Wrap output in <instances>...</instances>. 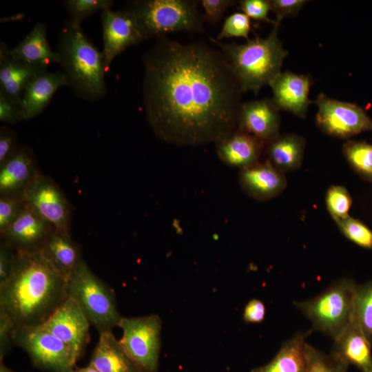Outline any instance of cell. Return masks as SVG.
Listing matches in <instances>:
<instances>
[{
  "instance_id": "obj_15",
  "label": "cell",
  "mask_w": 372,
  "mask_h": 372,
  "mask_svg": "<svg viewBox=\"0 0 372 372\" xmlns=\"http://www.w3.org/2000/svg\"><path fill=\"white\" fill-rule=\"evenodd\" d=\"M311 85L309 75L281 72L269 85L273 92L271 100L279 111H287L304 118L309 105L313 102L309 99Z\"/></svg>"
},
{
  "instance_id": "obj_25",
  "label": "cell",
  "mask_w": 372,
  "mask_h": 372,
  "mask_svg": "<svg viewBox=\"0 0 372 372\" xmlns=\"http://www.w3.org/2000/svg\"><path fill=\"white\" fill-rule=\"evenodd\" d=\"M90 364L99 372H143L125 353L112 331L100 333Z\"/></svg>"
},
{
  "instance_id": "obj_44",
  "label": "cell",
  "mask_w": 372,
  "mask_h": 372,
  "mask_svg": "<svg viewBox=\"0 0 372 372\" xmlns=\"http://www.w3.org/2000/svg\"><path fill=\"white\" fill-rule=\"evenodd\" d=\"M73 372H99V371L94 366L90 364L88 366L85 367L74 369Z\"/></svg>"
},
{
  "instance_id": "obj_12",
  "label": "cell",
  "mask_w": 372,
  "mask_h": 372,
  "mask_svg": "<svg viewBox=\"0 0 372 372\" xmlns=\"http://www.w3.org/2000/svg\"><path fill=\"white\" fill-rule=\"evenodd\" d=\"M103 54L106 70L114 59L128 47L145 40L134 14L127 9L107 8L101 14Z\"/></svg>"
},
{
  "instance_id": "obj_21",
  "label": "cell",
  "mask_w": 372,
  "mask_h": 372,
  "mask_svg": "<svg viewBox=\"0 0 372 372\" xmlns=\"http://www.w3.org/2000/svg\"><path fill=\"white\" fill-rule=\"evenodd\" d=\"M46 32V25L37 22L16 47L9 50V55L12 59L44 70L52 63H61L59 52L53 51L49 45Z\"/></svg>"
},
{
  "instance_id": "obj_37",
  "label": "cell",
  "mask_w": 372,
  "mask_h": 372,
  "mask_svg": "<svg viewBox=\"0 0 372 372\" xmlns=\"http://www.w3.org/2000/svg\"><path fill=\"white\" fill-rule=\"evenodd\" d=\"M307 0H270L271 11L276 15V25L279 26L285 17L296 16Z\"/></svg>"
},
{
  "instance_id": "obj_43",
  "label": "cell",
  "mask_w": 372,
  "mask_h": 372,
  "mask_svg": "<svg viewBox=\"0 0 372 372\" xmlns=\"http://www.w3.org/2000/svg\"><path fill=\"white\" fill-rule=\"evenodd\" d=\"M265 316L264 303L258 299H252L245 305L242 318L245 322L258 323L264 320Z\"/></svg>"
},
{
  "instance_id": "obj_13",
  "label": "cell",
  "mask_w": 372,
  "mask_h": 372,
  "mask_svg": "<svg viewBox=\"0 0 372 372\" xmlns=\"http://www.w3.org/2000/svg\"><path fill=\"white\" fill-rule=\"evenodd\" d=\"M90 324L77 302L68 297L40 326L65 342L79 359L89 340Z\"/></svg>"
},
{
  "instance_id": "obj_42",
  "label": "cell",
  "mask_w": 372,
  "mask_h": 372,
  "mask_svg": "<svg viewBox=\"0 0 372 372\" xmlns=\"http://www.w3.org/2000/svg\"><path fill=\"white\" fill-rule=\"evenodd\" d=\"M14 251L1 240L0 245V287L8 280L13 265Z\"/></svg>"
},
{
  "instance_id": "obj_38",
  "label": "cell",
  "mask_w": 372,
  "mask_h": 372,
  "mask_svg": "<svg viewBox=\"0 0 372 372\" xmlns=\"http://www.w3.org/2000/svg\"><path fill=\"white\" fill-rule=\"evenodd\" d=\"M199 2L205 10L203 18L211 23L218 22L227 9L235 3L231 0H201Z\"/></svg>"
},
{
  "instance_id": "obj_8",
  "label": "cell",
  "mask_w": 372,
  "mask_h": 372,
  "mask_svg": "<svg viewBox=\"0 0 372 372\" xmlns=\"http://www.w3.org/2000/svg\"><path fill=\"white\" fill-rule=\"evenodd\" d=\"M119 342L130 359L143 372H156L161 349L162 322L156 314L123 318Z\"/></svg>"
},
{
  "instance_id": "obj_3",
  "label": "cell",
  "mask_w": 372,
  "mask_h": 372,
  "mask_svg": "<svg viewBox=\"0 0 372 372\" xmlns=\"http://www.w3.org/2000/svg\"><path fill=\"white\" fill-rule=\"evenodd\" d=\"M278 27L273 25L266 38L256 35L242 44L225 43L209 37L227 58L242 92L257 94L281 72L288 51L278 38Z\"/></svg>"
},
{
  "instance_id": "obj_20",
  "label": "cell",
  "mask_w": 372,
  "mask_h": 372,
  "mask_svg": "<svg viewBox=\"0 0 372 372\" xmlns=\"http://www.w3.org/2000/svg\"><path fill=\"white\" fill-rule=\"evenodd\" d=\"M265 145L256 137L236 129L216 143V151L224 164L242 169L258 162Z\"/></svg>"
},
{
  "instance_id": "obj_18",
  "label": "cell",
  "mask_w": 372,
  "mask_h": 372,
  "mask_svg": "<svg viewBox=\"0 0 372 372\" xmlns=\"http://www.w3.org/2000/svg\"><path fill=\"white\" fill-rule=\"evenodd\" d=\"M66 85L69 86V83L63 72L43 70L37 73L23 93L21 104L23 119L29 120L40 114L55 92Z\"/></svg>"
},
{
  "instance_id": "obj_6",
  "label": "cell",
  "mask_w": 372,
  "mask_h": 372,
  "mask_svg": "<svg viewBox=\"0 0 372 372\" xmlns=\"http://www.w3.org/2000/svg\"><path fill=\"white\" fill-rule=\"evenodd\" d=\"M67 293L99 333L118 327L122 316L117 309L114 291L93 273L83 258L68 281Z\"/></svg>"
},
{
  "instance_id": "obj_41",
  "label": "cell",
  "mask_w": 372,
  "mask_h": 372,
  "mask_svg": "<svg viewBox=\"0 0 372 372\" xmlns=\"http://www.w3.org/2000/svg\"><path fill=\"white\" fill-rule=\"evenodd\" d=\"M17 134L8 127L3 126L0 130V165H3L17 148Z\"/></svg>"
},
{
  "instance_id": "obj_1",
  "label": "cell",
  "mask_w": 372,
  "mask_h": 372,
  "mask_svg": "<svg viewBox=\"0 0 372 372\" xmlns=\"http://www.w3.org/2000/svg\"><path fill=\"white\" fill-rule=\"evenodd\" d=\"M143 63L145 114L159 139L198 146L216 143L236 129L242 91L221 51L161 37Z\"/></svg>"
},
{
  "instance_id": "obj_27",
  "label": "cell",
  "mask_w": 372,
  "mask_h": 372,
  "mask_svg": "<svg viewBox=\"0 0 372 372\" xmlns=\"http://www.w3.org/2000/svg\"><path fill=\"white\" fill-rule=\"evenodd\" d=\"M305 143V139L297 134H279L266 144L267 161L283 173L296 169L302 163Z\"/></svg>"
},
{
  "instance_id": "obj_11",
  "label": "cell",
  "mask_w": 372,
  "mask_h": 372,
  "mask_svg": "<svg viewBox=\"0 0 372 372\" xmlns=\"http://www.w3.org/2000/svg\"><path fill=\"white\" fill-rule=\"evenodd\" d=\"M23 196L26 204L55 229L70 234V205L52 179L39 174L24 190Z\"/></svg>"
},
{
  "instance_id": "obj_34",
  "label": "cell",
  "mask_w": 372,
  "mask_h": 372,
  "mask_svg": "<svg viewBox=\"0 0 372 372\" xmlns=\"http://www.w3.org/2000/svg\"><path fill=\"white\" fill-rule=\"evenodd\" d=\"M25 204L23 194L0 195L1 235L18 217Z\"/></svg>"
},
{
  "instance_id": "obj_24",
  "label": "cell",
  "mask_w": 372,
  "mask_h": 372,
  "mask_svg": "<svg viewBox=\"0 0 372 372\" xmlns=\"http://www.w3.org/2000/svg\"><path fill=\"white\" fill-rule=\"evenodd\" d=\"M312 330L298 331L284 342L274 358L251 372H308L306 340Z\"/></svg>"
},
{
  "instance_id": "obj_45",
  "label": "cell",
  "mask_w": 372,
  "mask_h": 372,
  "mask_svg": "<svg viewBox=\"0 0 372 372\" xmlns=\"http://www.w3.org/2000/svg\"><path fill=\"white\" fill-rule=\"evenodd\" d=\"M0 372H14L8 367H6L2 361L0 362Z\"/></svg>"
},
{
  "instance_id": "obj_16",
  "label": "cell",
  "mask_w": 372,
  "mask_h": 372,
  "mask_svg": "<svg viewBox=\"0 0 372 372\" xmlns=\"http://www.w3.org/2000/svg\"><path fill=\"white\" fill-rule=\"evenodd\" d=\"M278 112L271 99L242 103L236 129L248 133L267 144L280 134Z\"/></svg>"
},
{
  "instance_id": "obj_29",
  "label": "cell",
  "mask_w": 372,
  "mask_h": 372,
  "mask_svg": "<svg viewBox=\"0 0 372 372\" xmlns=\"http://www.w3.org/2000/svg\"><path fill=\"white\" fill-rule=\"evenodd\" d=\"M342 154L358 174L372 181V144L349 140L343 144Z\"/></svg>"
},
{
  "instance_id": "obj_35",
  "label": "cell",
  "mask_w": 372,
  "mask_h": 372,
  "mask_svg": "<svg viewBox=\"0 0 372 372\" xmlns=\"http://www.w3.org/2000/svg\"><path fill=\"white\" fill-rule=\"evenodd\" d=\"M250 30V18L243 12H235L225 19L216 40L243 37L248 41Z\"/></svg>"
},
{
  "instance_id": "obj_31",
  "label": "cell",
  "mask_w": 372,
  "mask_h": 372,
  "mask_svg": "<svg viewBox=\"0 0 372 372\" xmlns=\"http://www.w3.org/2000/svg\"><path fill=\"white\" fill-rule=\"evenodd\" d=\"M63 4L70 17V24L81 27V23L91 14L99 10L111 8V0H67Z\"/></svg>"
},
{
  "instance_id": "obj_10",
  "label": "cell",
  "mask_w": 372,
  "mask_h": 372,
  "mask_svg": "<svg viewBox=\"0 0 372 372\" xmlns=\"http://www.w3.org/2000/svg\"><path fill=\"white\" fill-rule=\"evenodd\" d=\"M318 106L317 125L325 134L347 139L372 131V118L358 105L338 101L320 93L313 101Z\"/></svg>"
},
{
  "instance_id": "obj_40",
  "label": "cell",
  "mask_w": 372,
  "mask_h": 372,
  "mask_svg": "<svg viewBox=\"0 0 372 372\" xmlns=\"http://www.w3.org/2000/svg\"><path fill=\"white\" fill-rule=\"evenodd\" d=\"M15 324L9 316L0 309V360L10 349Z\"/></svg>"
},
{
  "instance_id": "obj_28",
  "label": "cell",
  "mask_w": 372,
  "mask_h": 372,
  "mask_svg": "<svg viewBox=\"0 0 372 372\" xmlns=\"http://www.w3.org/2000/svg\"><path fill=\"white\" fill-rule=\"evenodd\" d=\"M353 320L372 344V280L357 285Z\"/></svg>"
},
{
  "instance_id": "obj_17",
  "label": "cell",
  "mask_w": 372,
  "mask_h": 372,
  "mask_svg": "<svg viewBox=\"0 0 372 372\" xmlns=\"http://www.w3.org/2000/svg\"><path fill=\"white\" fill-rule=\"evenodd\" d=\"M239 183L247 195L260 201L268 200L278 196L287 185L284 173L267 160L240 169Z\"/></svg>"
},
{
  "instance_id": "obj_9",
  "label": "cell",
  "mask_w": 372,
  "mask_h": 372,
  "mask_svg": "<svg viewBox=\"0 0 372 372\" xmlns=\"http://www.w3.org/2000/svg\"><path fill=\"white\" fill-rule=\"evenodd\" d=\"M13 344L29 355L34 364L51 372H73L76 360L62 340L39 326L15 327Z\"/></svg>"
},
{
  "instance_id": "obj_22",
  "label": "cell",
  "mask_w": 372,
  "mask_h": 372,
  "mask_svg": "<svg viewBox=\"0 0 372 372\" xmlns=\"http://www.w3.org/2000/svg\"><path fill=\"white\" fill-rule=\"evenodd\" d=\"M372 344L353 320L334 340L331 352L360 372H372Z\"/></svg>"
},
{
  "instance_id": "obj_4",
  "label": "cell",
  "mask_w": 372,
  "mask_h": 372,
  "mask_svg": "<svg viewBox=\"0 0 372 372\" xmlns=\"http://www.w3.org/2000/svg\"><path fill=\"white\" fill-rule=\"evenodd\" d=\"M69 86L80 98L95 101L106 94L104 57L81 27L70 23L61 32L58 51Z\"/></svg>"
},
{
  "instance_id": "obj_19",
  "label": "cell",
  "mask_w": 372,
  "mask_h": 372,
  "mask_svg": "<svg viewBox=\"0 0 372 372\" xmlns=\"http://www.w3.org/2000/svg\"><path fill=\"white\" fill-rule=\"evenodd\" d=\"M39 174L31 149L18 146L0 165V195L22 194Z\"/></svg>"
},
{
  "instance_id": "obj_36",
  "label": "cell",
  "mask_w": 372,
  "mask_h": 372,
  "mask_svg": "<svg viewBox=\"0 0 372 372\" xmlns=\"http://www.w3.org/2000/svg\"><path fill=\"white\" fill-rule=\"evenodd\" d=\"M239 9L249 18L276 25L275 20L268 17L270 0H242L239 1Z\"/></svg>"
},
{
  "instance_id": "obj_14",
  "label": "cell",
  "mask_w": 372,
  "mask_h": 372,
  "mask_svg": "<svg viewBox=\"0 0 372 372\" xmlns=\"http://www.w3.org/2000/svg\"><path fill=\"white\" fill-rule=\"evenodd\" d=\"M54 230L49 222L25 204L1 238L14 251L33 253L41 251Z\"/></svg>"
},
{
  "instance_id": "obj_33",
  "label": "cell",
  "mask_w": 372,
  "mask_h": 372,
  "mask_svg": "<svg viewBox=\"0 0 372 372\" xmlns=\"http://www.w3.org/2000/svg\"><path fill=\"white\" fill-rule=\"evenodd\" d=\"M336 224L349 240L362 248L372 249V230L362 222L349 216Z\"/></svg>"
},
{
  "instance_id": "obj_23",
  "label": "cell",
  "mask_w": 372,
  "mask_h": 372,
  "mask_svg": "<svg viewBox=\"0 0 372 372\" xmlns=\"http://www.w3.org/2000/svg\"><path fill=\"white\" fill-rule=\"evenodd\" d=\"M4 42L0 45V92L17 103L20 106L23 91L40 69L23 61L12 59Z\"/></svg>"
},
{
  "instance_id": "obj_30",
  "label": "cell",
  "mask_w": 372,
  "mask_h": 372,
  "mask_svg": "<svg viewBox=\"0 0 372 372\" xmlns=\"http://www.w3.org/2000/svg\"><path fill=\"white\" fill-rule=\"evenodd\" d=\"M308 372H347L349 364L337 355L329 354L306 344Z\"/></svg>"
},
{
  "instance_id": "obj_7",
  "label": "cell",
  "mask_w": 372,
  "mask_h": 372,
  "mask_svg": "<svg viewBox=\"0 0 372 372\" xmlns=\"http://www.w3.org/2000/svg\"><path fill=\"white\" fill-rule=\"evenodd\" d=\"M198 1L138 0L131 2L130 10L135 17L145 40L161 37L167 32H205Z\"/></svg>"
},
{
  "instance_id": "obj_26",
  "label": "cell",
  "mask_w": 372,
  "mask_h": 372,
  "mask_svg": "<svg viewBox=\"0 0 372 372\" xmlns=\"http://www.w3.org/2000/svg\"><path fill=\"white\" fill-rule=\"evenodd\" d=\"M41 253L68 280L82 259L80 247L70 234L55 229L49 237Z\"/></svg>"
},
{
  "instance_id": "obj_32",
  "label": "cell",
  "mask_w": 372,
  "mask_h": 372,
  "mask_svg": "<svg viewBox=\"0 0 372 372\" xmlns=\"http://www.w3.org/2000/svg\"><path fill=\"white\" fill-rule=\"evenodd\" d=\"M325 204L329 214L336 223L349 216L352 198L345 187L333 185L326 193Z\"/></svg>"
},
{
  "instance_id": "obj_2",
  "label": "cell",
  "mask_w": 372,
  "mask_h": 372,
  "mask_svg": "<svg viewBox=\"0 0 372 372\" xmlns=\"http://www.w3.org/2000/svg\"><path fill=\"white\" fill-rule=\"evenodd\" d=\"M68 280L41 251H14L10 275L0 287V309L15 327L42 324L68 298Z\"/></svg>"
},
{
  "instance_id": "obj_5",
  "label": "cell",
  "mask_w": 372,
  "mask_h": 372,
  "mask_svg": "<svg viewBox=\"0 0 372 372\" xmlns=\"http://www.w3.org/2000/svg\"><path fill=\"white\" fill-rule=\"evenodd\" d=\"M356 287L352 278H342L318 296L293 304L311 322L312 331L335 340L353 320Z\"/></svg>"
},
{
  "instance_id": "obj_39",
  "label": "cell",
  "mask_w": 372,
  "mask_h": 372,
  "mask_svg": "<svg viewBox=\"0 0 372 372\" xmlns=\"http://www.w3.org/2000/svg\"><path fill=\"white\" fill-rule=\"evenodd\" d=\"M23 120L21 106L0 92V121L10 124Z\"/></svg>"
}]
</instances>
